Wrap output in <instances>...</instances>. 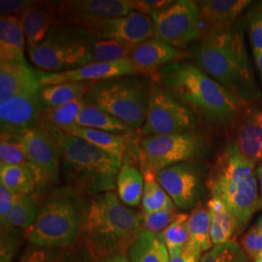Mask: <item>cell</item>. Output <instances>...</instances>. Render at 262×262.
Segmentation results:
<instances>
[{"mask_svg": "<svg viewBox=\"0 0 262 262\" xmlns=\"http://www.w3.org/2000/svg\"><path fill=\"white\" fill-rule=\"evenodd\" d=\"M28 49L40 44L58 20L56 4L34 1L21 16Z\"/></svg>", "mask_w": 262, "mask_h": 262, "instance_id": "603a6c76", "label": "cell"}, {"mask_svg": "<svg viewBox=\"0 0 262 262\" xmlns=\"http://www.w3.org/2000/svg\"><path fill=\"white\" fill-rule=\"evenodd\" d=\"M94 83H63L41 86L39 99L43 107H57L84 99Z\"/></svg>", "mask_w": 262, "mask_h": 262, "instance_id": "f1b7e54d", "label": "cell"}, {"mask_svg": "<svg viewBox=\"0 0 262 262\" xmlns=\"http://www.w3.org/2000/svg\"><path fill=\"white\" fill-rule=\"evenodd\" d=\"M161 84L208 122L227 127L240 117L243 101L199 66L176 61L156 73Z\"/></svg>", "mask_w": 262, "mask_h": 262, "instance_id": "6da1fadb", "label": "cell"}, {"mask_svg": "<svg viewBox=\"0 0 262 262\" xmlns=\"http://www.w3.org/2000/svg\"><path fill=\"white\" fill-rule=\"evenodd\" d=\"M256 226L259 228V230L261 231L262 232V215L261 217L259 219V221H258V223H257V225H256Z\"/></svg>", "mask_w": 262, "mask_h": 262, "instance_id": "f5cc1de1", "label": "cell"}, {"mask_svg": "<svg viewBox=\"0 0 262 262\" xmlns=\"http://www.w3.org/2000/svg\"><path fill=\"white\" fill-rule=\"evenodd\" d=\"M92 254L85 249L67 250L56 262H91Z\"/></svg>", "mask_w": 262, "mask_h": 262, "instance_id": "7dc6e473", "label": "cell"}, {"mask_svg": "<svg viewBox=\"0 0 262 262\" xmlns=\"http://www.w3.org/2000/svg\"><path fill=\"white\" fill-rule=\"evenodd\" d=\"M27 44L20 19L13 16L0 18V60L25 59Z\"/></svg>", "mask_w": 262, "mask_h": 262, "instance_id": "cb8c5ba5", "label": "cell"}, {"mask_svg": "<svg viewBox=\"0 0 262 262\" xmlns=\"http://www.w3.org/2000/svg\"><path fill=\"white\" fill-rule=\"evenodd\" d=\"M200 262H249L242 247L235 241L214 246L202 254Z\"/></svg>", "mask_w": 262, "mask_h": 262, "instance_id": "d590c367", "label": "cell"}, {"mask_svg": "<svg viewBox=\"0 0 262 262\" xmlns=\"http://www.w3.org/2000/svg\"><path fill=\"white\" fill-rule=\"evenodd\" d=\"M128 255L129 262H170L162 233H154L142 228L131 244Z\"/></svg>", "mask_w": 262, "mask_h": 262, "instance_id": "d4e9b609", "label": "cell"}, {"mask_svg": "<svg viewBox=\"0 0 262 262\" xmlns=\"http://www.w3.org/2000/svg\"><path fill=\"white\" fill-rule=\"evenodd\" d=\"M80 228L81 215L75 199L66 192H57L39 207L27 238L32 246L40 248H66L75 242Z\"/></svg>", "mask_w": 262, "mask_h": 262, "instance_id": "ba28073f", "label": "cell"}, {"mask_svg": "<svg viewBox=\"0 0 262 262\" xmlns=\"http://www.w3.org/2000/svg\"><path fill=\"white\" fill-rule=\"evenodd\" d=\"M57 258L50 249L31 246L21 255L19 262H56Z\"/></svg>", "mask_w": 262, "mask_h": 262, "instance_id": "7bdbcfd3", "label": "cell"}, {"mask_svg": "<svg viewBox=\"0 0 262 262\" xmlns=\"http://www.w3.org/2000/svg\"><path fill=\"white\" fill-rule=\"evenodd\" d=\"M254 262H262V253L256 257V259L254 260Z\"/></svg>", "mask_w": 262, "mask_h": 262, "instance_id": "db71d44e", "label": "cell"}, {"mask_svg": "<svg viewBox=\"0 0 262 262\" xmlns=\"http://www.w3.org/2000/svg\"><path fill=\"white\" fill-rule=\"evenodd\" d=\"M207 208L210 214L211 240L213 245L216 246L232 241V236L237 228H239L238 222L232 212L221 199L215 197H212L208 201Z\"/></svg>", "mask_w": 262, "mask_h": 262, "instance_id": "4316f807", "label": "cell"}, {"mask_svg": "<svg viewBox=\"0 0 262 262\" xmlns=\"http://www.w3.org/2000/svg\"><path fill=\"white\" fill-rule=\"evenodd\" d=\"M133 158L126 156L117 177V191L121 201L128 206H138L144 191V177L133 164Z\"/></svg>", "mask_w": 262, "mask_h": 262, "instance_id": "484cf974", "label": "cell"}, {"mask_svg": "<svg viewBox=\"0 0 262 262\" xmlns=\"http://www.w3.org/2000/svg\"><path fill=\"white\" fill-rule=\"evenodd\" d=\"M37 70L30 67L27 59L0 60V103L30 91H38Z\"/></svg>", "mask_w": 262, "mask_h": 262, "instance_id": "d6986e66", "label": "cell"}, {"mask_svg": "<svg viewBox=\"0 0 262 262\" xmlns=\"http://www.w3.org/2000/svg\"><path fill=\"white\" fill-rule=\"evenodd\" d=\"M133 45L119 42L116 40H95L92 63L96 62H116L123 59H128Z\"/></svg>", "mask_w": 262, "mask_h": 262, "instance_id": "e575fe53", "label": "cell"}, {"mask_svg": "<svg viewBox=\"0 0 262 262\" xmlns=\"http://www.w3.org/2000/svg\"><path fill=\"white\" fill-rule=\"evenodd\" d=\"M56 7L60 20L79 27L126 16L135 11L130 0H71L57 2Z\"/></svg>", "mask_w": 262, "mask_h": 262, "instance_id": "5bb4252c", "label": "cell"}, {"mask_svg": "<svg viewBox=\"0 0 262 262\" xmlns=\"http://www.w3.org/2000/svg\"><path fill=\"white\" fill-rule=\"evenodd\" d=\"M187 214H178L175 221L161 232L165 245L170 250L182 249L187 246L189 241V233L187 229Z\"/></svg>", "mask_w": 262, "mask_h": 262, "instance_id": "74e56055", "label": "cell"}, {"mask_svg": "<svg viewBox=\"0 0 262 262\" xmlns=\"http://www.w3.org/2000/svg\"><path fill=\"white\" fill-rule=\"evenodd\" d=\"M253 56H254V61H255V64H256L257 69H258V72H259V75H260V78H261L262 82V51L261 52L253 53Z\"/></svg>", "mask_w": 262, "mask_h": 262, "instance_id": "816d5d0a", "label": "cell"}, {"mask_svg": "<svg viewBox=\"0 0 262 262\" xmlns=\"http://www.w3.org/2000/svg\"><path fill=\"white\" fill-rule=\"evenodd\" d=\"M38 210L36 200L33 195L16 197L9 213L1 221L3 229H26L28 230L36 220Z\"/></svg>", "mask_w": 262, "mask_h": 262, "instance_id": "1f68e13d", "label": "cell"}, {"mask_svg": "<svg viewBox=\"0 0 262 262\" xmlns=\"http://www.w3.org/2000/svg\"><path fill=\"white\" fill-rule=\"evenodd\" d=\"M140 230L139 214L121 203L114 190L95 195L81 215L84 248L97 260L126 254Z\"/></svg>", "mask_w": 262, "mask_h": 262, "instance_id": "7a4b0ae2", "label": "cell"}, {"mask_svg": "<svg viewBox=\"0 0 262 262\" xmlns=\"http://www.w3.org/2000/svg\"><path fill=\"white\" fill-rule=\"evenodd\" d=\"M206 137L196 130L182 133L150 135L139 143L142 171L157 173L172 165L190 161L206 152Z\"/></svg>", "mask_w": 262, "mask_h": 262, "instance_id": "9c48e42d", "label": "cell"}, {"mask_svg": "<svg viewBox=\"0 0 262 262\" xmlns=\"http://www.w3.org/2000/svg\"><path fill=\"white\" fill-rule=\"evenodd\" d=\"M144 177V191L142 207L144 213L159 211H175V204L167 192L162 188L156 178V173L142 171Z\"/></svg>", "mask_w": 262, "mask_h": 262, "instance_id": "d6a6232c", "label": "cell"}, {"mask_svg": "<svg viewBox=\"0 0 262 262\" xmlns=\"http://www.w3.org/2000/svg\"><path fill=\"white\" fill-rule=\"evenodd\" d=\"M200 10L201 38L233 28L235 21L252 1L204 0L197 2Z\"/></svg>", "mask_w": 262, "mask_h": 262, "instance_id": "ac0fdd59", "label": "cell"}, {"mask_svg": "<svg viewBox=\"0 0 262 262\" xmlns=\"http://www.w3.org/2000/svg\"><path fill=\"white\" fill-rule=\"evenodd\" d=\"M12 136H16L26 150L37 191L57 185L61 155L55 128L41 120L35 127Z\"/></svg>", "mask_w": 262, "mask_h": 262, "instance_id": "30bf717a", "label": "cell"}, {"mask_svg": "<svg viewBox=\"0 0 262 262\" xmlns=\"http://www.w3.org/2000/svg\"><path fill=\"white\" fill-rule=\"evenodd\" d=\"M54 128L60 148L62 171L68 183L88 195L113 191L122 160L86 141Z\"/></svg>", "mask_w": 262, "mask_h": 262, "instance_id": "277c9868", "label": "cell"}, {"mask_svg": "<svg viewBox=\"0 0 262 262\" xmlns=\"http://www.w3.org/2000/svg\"><path fill=\"white\" fill-rule=\"evenodd\" d=\"M0 163L10 165H26L29 162L26 150L16 136L1 134Z\"/></svg>", "mask_w": 262, "mask_h": 262, "instance_id": "8d00e7d4", "label": "cell"}, {"mask_svg": "<svg viewBox=\"0 0 262 262\" xmlns=\"http://www.w3.org/2000/svg\"><path fill=\"white\" fill-rule=\"evenodd\" d=\"M195 58L205 73L244 103L259 97L243 32L238 27L203 36Z\"/></svg>", "mask_w": 262, "mask_h": 262, "instance_id": "3957f363", "label": "cell"}, {"mask_svg": "<svg viewBox=\"0 0 262 262\" xmlns=\"http://www.w3.org/2000/svg\"><path fill=\"white\" fill-rule=\"evenodd\" d=\"M156 178L175 206L190 209L196 204L200 193L201 174L193 162L186 161L159 170L156 173Z\"/></svg>", "mask_w": 262, "mask_h": 262, "instance_id": "9a60e30c", "label": "cell"}, {"mask_svg": "<svg viewBox=\"0 0 262 262\" xmlns=\"http://www.w3.org/2000/svg\"><path fill=\"white\" fill-rule=\"evenodd\" d=\"M149 94L144 80L124 76L94 83L84 99L136 130L145 123Z\"/></svg>", "mask_w": 262, "mask_h": 262, "instance_id": "52a82bcc", "label": "cell"}, {"mask_svg": "<svg viewBox=\"0 0 262 262\" xmlns=\"http://www.w3.org/2000/svg\"><path fill=\"white\" fill-rule=\"evenodd\" d=\"M155 37L172 47H184L201 38L200 10L190 0L172 1L163 9L151 12Z\"/></svg>", "mask_w": 262, "mask_h": 262, "instance_id": "7c38bea8", "label": "cell"}, {"mask_svg": "<svg viewBox=\"0 0 262 262\" xmlns=\"http://www.w3.org/2000/svg\"><path fill=\"white\" fill-rule=\"evenodd\" d=\"M212 197L221 199L242 229L257 211L258 184L255 165L243 158L230 142L215 162L208 180Z\"/></svg>", "mask_w": 262, "mask_h": 262, "instance_id": "5b68a950", "label": "cell"}, {"mask_svg": "<svg viewBox=\"0 0 262 262\" xmlns=\"http://www.w3.org/2000/svg\"><path fill=\"white\" fill-rule=\"evenodd\" d=\"M16 196L4 185L0 184V219L9 213Z\"/></svg>", "mask_w": 262, "mask_h": 262, "instance_id": "c3c4849f", "label": "cell"}, {"mask_svg": "<svg viewBox=\"0 0 262 262\" xmlns=\"http://www.w3.org/2000/svg\"><path fill=\"white\" fill-rule=\"evenodd\" d=\"M63 132L86 141L98 149L121 160H123L126 156H130L133 159H139V145L135 146V143L131 140L129 136L117 135L106 131L82 127L77 124L63 130Z\"/></svg>", "mask_w": 262, "mask_h": 262, "instance_id": "7402d4cb", "label": "cell"}, {"mask_svg": "<svg viewBox=\"0 0 262 262\" xmlns=\"http://www.w3.org/2000/svg\"><path fill=\"white\" fill-rule=\"evenodd\" d=\"M85 104V99H79L57 107H43L42 121L60 130L74 126L79 114Z\"/></svg>", "mask_w": 262, "mask_h": 262, "instance_id": "836d02e7", "label": "cell"}, {"mask_svg": "<svg viewBox=\"0 0 262 262\" xmlns=\"http://www.w3.org/2000/svg\"><path fill=\"white\" fill-rule=\"evenodd\" d=\"M184 54L158 38H150L132 48L128 59L142 73H157L159 69L181 59Z\"/></svg>", "mask_w": 262, "mask_h": 262, "instance_id": "44dd1931", "label": "cell"}, {"mask_svg": "<svg viewBox=\"0 0 262 262\" xmlns=\"http://www.w3.org/2000/svg\"><path fill=\"white\" fill-rule=\"evenodd\" d=\"M0 182L16 197L33 195L37 191L34 175L26 165L0 163Z\"/></svg>", "mask_w": 262, "mask_h": 262, "instance_id": "4dcf8cb0", "label": "cell"}, {"mask_svg": "<svg viewBox=\"0 0 262 262\" xmlns=\"http://www.w3.org/2000/svg\"><path fill=\"white\" fill-rule=\"evenodd\" d=\"M248 33L253 53L262 51V3L248 16Z\"/></svg>", "mask_w": 262, "mask_h": 262, "instance_id": "60d3db41", "label": "cell"}, {"mask_svg": "<svg viewBox=\"0 0 262 262\" xmlns=\"http://www.w3.org/2000/svg\"><path fill=\"white\" fill-rule=\"evenodd\" d=\"M96 37L75 25L56 24L46 38L28 49L32 63L45 72H64L92 63Z\"/></svg>", "mask_w": 262, "mask_h": 262, "instance_id": "8992f818", "label": "cell"}, {"mask_svg": "<svg viewBox=\"0 0 262 262\" xmlns=\"http://www.w3.org/2000/svg\"><path fill=\"white\" fill-rule=\"evenodd\" d=\"M256 178L258 184V205L257 211L262 209V162H260L256 168Z\"/></svg>", "mask_w": 262, "mask_h": 262, "instance_id": "681fc988", "label": "cell"}, {"mask_svg": "<svg viewBox=\"0 0 262 262\" xmlns=\"http://www.w3.org/2000/svg\"><path fill=\"white\" fill-rule=\"evenodd\" d=\"M235 146L240 155L254 165L262 162V110H247L238 118Z\"/></svg>", "mask_w": 262, "mask_h": 262, "instance_id": "ffe728a7", "label": "cell"}, {"mask_svg": "<svg viewBox=\"0 0 262 262\" xmlns=\"http://www.w3.org/2000/svg\"><path fill=\"white\" fill-rule=\"evenodd\" d=\"M142 73L129 59L116 62H96L64 72H43L37 70L38 83L41 86L63 83H96L105 80Z\"/></svg>", "mask_w": 262, "mask_h": 262, "instance_id": "2e32d148", "label": "cell"}, {"mask_svg": "<svg viewBox=\"0 0 262 262\" xmlns=\"http://www.w3.org/2000/svg\"><path fill=\"white\" fill-rule=\"evenodd\" d=\"M178 214L175 211H159L154 213L139 214L142 229L154 233L163 232L171 225Z\"/></svg>", "mask_w": 262, "mask_h": 262, "instance_id": "f35d334b", "label": "cell"}, {"mask_svg": "<svg viewBox=\"0 0 262 262\" xmlns=\"http://www.w3.org/2000/svg\"><path fill=\"white\" fill-rule=\"evenodd\" d=\"M39 92L40 90L18 94L0 103L1 134L17 135L38 125L43 110Z\"/></svg>", "mask_w": 262, "mask_h": 262, "instance_id": "e0dca14e", "label": "cell"}, {"mask_svg": "<svg viewBox=\"0 0 262 262\" xmlns=\"http://www.w3.org/2000/svg\"><path fill=\"white\" fill-rule=\"evenodd\" d=\"M33 2L34 1L29 0H1V16H13L20 18V16L30 7Z\"/></svg>", "mask_w": 262, "mask_h": 262, "instance_id": "ee69618b", "label": "cell"}, {"mask_svg": "<svg viewBox=\"0 0 262 262\" xmlns=\"http://www.w3.org/2000/svg\"><path fill=\"white\" fill-rule=\"evenodd\" d=\"M82 28L97 39L116 40L133 46L155 37L152 19L149 15L137 11L126 16L92 23Z\"/></svg>", "mask_w": 262, "mask_h": 262, "instance_id": "4fadbf2b", "label": "cell"}, {"mask_svg": "<svg viewBox=\"0 0 262 262\" xmlns=\"http://www.w3.org/2000/svg\"><path fill=\"white\" fill-rule=\"evenodd\" d=\"M196 115L165 86H150L145 123L140 129L143 137L195 130Z\"/></svg>", "mask_w": 262, "mask_h": 262, "instance_id": "8fae6325", "label": "cell"}, {"mask_svg": "<svg viewBox=\"0 0 262 262\" xmlns=\"http://www.w3.org/2000/svg\"><path fill=\"white\" fill-rule=\"evenodd\" d=\"M172 1H161V0H137L132 1V4L135 8V11L140 12L146 15H150L151 12L163 9L168 6Z\"/></svg>", "mask_w": 262, "mask_h": 262, "instance_id": "bcb514c9", "label": "cell"}, {"mask_svg": "<svg viewBox=\"0 0 262 262\" xmlns=\"http://www.w3.org/2000/svg\"><path fill=\"white\" fill-rule=\"evenodd\" d=\"M170 262H200L202 254L191 248L188 244L185 248L170 250Z\"/></svg>", "mask_w": 262, "mask_h": 262, "instance_id": "f6af8a7d", "label": "cell"}, {"mask_svg": "<svg viewBox=\"0 0 262 262\" xmlns=\"http://www.w3.org/2000/svg\"><path fill=\"white\" fill-rule=\"evenodd\" d=\"M241 247L246 254L254 260L261 254L262 232L257 226L251 228L241 239Z\"/></svg>", "mask_w": 262, "mask_h": 262, "instance_id": "b9f144b4", "label": "cell"}, {"mask_svg": "<svg viewBox=\"0 0 262 262\" xmlns=\"http://www.w3.org/2000/svg\"><path fill=\"white\" fill-rule=\"evenodd\" d=\"M76 124L82 127L106 131L113 134L129 137H133L135 133V130L125 122L98 109L94 105L88 103L86 101L79 114Z\"/></svg>", "mask_w": 262, "mask_h": 262, "instance_id": "83f0119b", "label": "cell"}, {"mask_svg": "<svg viewBox=\"0 0 262 262\" xmlns=\"http://www.w3.org/2000/svg\"><path fill=\"white\" fill-rule=\"evenodd\" d=\"M97 262H129L128 257L126 254H122V253H117V254H112L102 257L98 259Z\"/></svg>", "mask_w": 262, "mask_h": 262, "instance_id": "f907efd6", "label": "cell"}, {"mask_svg": "<svg viewBox=\"0 0 262 262\" xmlns=\"http://www.w3.org/2000/svg\"><path fill=\"white\" fill-rule=\"evenodd\" d=\"M20 244V236L17 229L1 228L0 262H13Z\"/></svg>", "mask_w": 262, "mask_h": 262, "instance_id": "ab89813d", "label": "cell"}, {"mask_svg": "<svg viewBox=\"0 0 262 262\" xmlns=\"http://www.w3.org/2000/svg\"><path fill=\"white\" fill-rule=\"evenodd\" d=\"M187 229L189 233L187 244L197 252L202 254L214 247L211 240L209 210L202 203H198L188 215Z\"/></svg>", "mask_w": 262, "mask_h": 262, "instance_id": "f546056e", "label": "cell"}]
</instances>
